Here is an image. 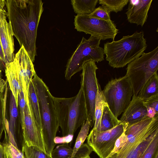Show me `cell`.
Here are the masks:
<instances>
[{
    "label": "cell",
    "mask_w": 158,
    "mask_h": 158,
    "mask_svg": "<svg viewBox=\"0 0 158 158\" xmlns=\"http://www.w3.org/2000/svg\"><path fill=\"white\" fill-rule=\"evenodd\" d=\"M5 86H0V140L3 132L5 130V109L6 103V93L3 95V93L5 89Z\"/></svg>",
    "instance_id": "4316f807"
},
{
    "label": "cell",
    "mask_w": 158,
    "mask_h": 158,
    "mask_svg": "<svg viewBox=\"0 0 158 158\" xmlns=\"http://www.w3.org/2000/svg\"><path fill=\"white\" fill-rule=\"evenodd\" d=\"M74 25L77 31L84 32L101 40H114L118 30L114 21L105 20L90 16L80 15L75 16Z\"/></svg>",
    "instance_id": "9c48e42d"
},
{
    "label": "cell",
    "mask_w": 158,
    "mask_h": 158,
    "mask_svg": "<svg viewBox=\"0 0 158 158\" xmlns=\"http://www.w3.org/2000/svg\"><path fill=\"white\" fill-rule=\"evenodd\" d=\"M53 99L57 121L63 136L73 135L87 120L85 105L81 88L73 97L53 96Z\"/></svg>",
    "instance_id": "277c9868"
},
{
    "label": "cell",
    "mask_w": 158,
    "mask_h": 158,
    "mask_svg": "<svg viewBox=\"0 0 158 158\" xmlns=\"http://www.w3.org/2000/svg\"><path fill=\"white\" fill-rule=\"evenodd\" d=\"M13 158H25L23 152L13 145L11 143L5 141Z\"/></svg>",
    "instance_id": "836d02e7"
},
{
    "label": "cell",
    "mask_w": 158,
    "mask_h": 158,
    "mask_svg": "<svg viewBox=\"0 0 158 158\" xmlns=\"http://www.w3.org/2000/svg\"><path fill=\"white\" fill-rule=\"evenodd\" d=\"M13 36L10 22H8L6 16L1 14L0 15V40L6 63L12 62L14 59Z\"/></svg>",
    "instance_id": "4fadbf2b"
},
{
    "label": "cell",
    "mask_w": 158,
    "mask_h": 158,
    "mask_svg": "<svg viewBox=\"0 0 158 158\" xmlns=\"http://www.w3.org/2000/svg\"><path fill=\"white\" fill-rule=\"evenodd\" d=\"M37 96L42 126V134L46 152L51 156L56 144L54 139L59 126L53 97L43 80L35 73L32 79Z\"/></svg>",
    "instance_id": "7a4b0ae2"
},
{
    "label": "cell",
    "mask_w": 158,
    "mask_h": 158,
    "mask_svg": "<svg viewBox=\"0 0 158 158\" xmlns=\"http://www.w3.org/2000/svg\"><path fill=\"white\" fill-rule=\"evenodd\" d=\"M143 102L138 96L133 95L130 102L119 120L121 123L128 126L148 118L147 109Z\"/></svg>",
    "instance_id": "9a60e30c"
},
{
    "label": "cell",
    "mask_w": 158,
    "mask_h": 158,
    "mask_svg": "<svg viewBox=\"0 0 158 158\" xmlns=\"http://www.w3.org/2000/svg\"><path fill=\"white\" fill-rule=\"evenodd\" d=\"M23 123L22 125L25 143L27 145L38 147L46 153L42 131L35 122L29 103H26Z\"/></svg>",
    "instance_id": "8fae6325"
},
{
    "label": "cell",
    "mask_w": 158,
    "mask_h": 158,
    "mask_svg": "<svg viewBox=\"0 0 158 158\" xmlns=\"http://www.w3.org/2000/svg\"><path fill=\"white\" fill-rule=\"evenodd\" d=\"M157 134L158 131L137 144L129 152H117L106 158H140L154 137Z\"/></svg>",
    "instance_id": "e0dca14e"
},
{
    "label": "cell",
    "mask_w": 158,
    "mask_h": 158,
    "mask_svg": "<svg viewBox=\"0 0 158 158\" xmlns=\"http://www.w3.org/2000/svg\"><path fill=\"white\" fill-rule=\"evenodd\" d=\"M73 135H69L63 137H56L54 139L55 143H69L72 141Z\"/></svg>",
    "instance_id": "d590c367"
},
{
    "label": "cell",
    "mask_w": 158,
    "mask_h": 158,
    "mask_svg": "<svg viewBox=\"0 0 158 158\" xmlns=\"http://www.w3.org/2000/svg\"><path fill=\"white\" fill-rule=\"evenodd\" d=\"M19 67L20 85L26 102H29L28 92L30 83L36 73L33 62L22 46L15 55Z\"/></svg>",
    "instance_id": "7c38bea8"
},
{
    "label": "cell",
    "mask_w": 158,
    "mask_h": 158,
    "mask_svg": "<svg viewBox=\"0 0 158 158\" xmlns=\"http://www.w3.org/2000/svg\"><path fill=\"white\" fill-rule=\"evenodd\" d=\"M1 14V13H0V14Z\"/></svg>",
    "instance_id": "60d3db41"
},
{
    "label": "cell",
    "mask_w": 158,
    "mask_h": 158,
    "mask_svg": "<svg viewBox=\"0 0 158 158\" xmlns=\"http://www.w3.org/2000/svg\"><path fill=\"white\" fill-rule=\"evenodd\" d=\"M102 91L105 102L117 118L127 108L133 94L130 81L126 75L109 81Z\"/></svg>",
    "instance_id": "52a82bcc"
},
{
    "label": "cell",
    "mask_w": 158,
    "mask_h": 158,
    "mask_svg": "<svg viewBox=\"0 0 158 158\" xmlns=\"http://www.w3.org/2000/svg\"><path fill=\"white\" fill-rule=\"evenodd\" d=\"M106 102L102 90L100 86L97 92L95 107V123L93 129L97 130L101 122L104 105Z\"/></svg>",
    "instance_id": "7402d4cb"
},
{
    "label": "cell",
    "mask_w": 158,
    "mask_h": 158,
    "mask_svg": "<svg viewBox=\"0 0 158 158\" xmlns=\"http://www.w3.org/2000/svg\"><path fill=\"white\" fill-rule=\"evenodd\" d=\"M110 12L104 6H102L96 8L89 15L92 17L105 20L110 19Z\"/></svg>",
    "instance_id": "f1b7e54d"
},
{
    "label": "cell",
    "mask_w": 158,
    "mask_h": 158,
    "mask_svg": "<svg viewBox=\"0 0 158 158\" xmlns=\"http://www.w3.org/2000/svg\"><path fill=\"white\" fill-rule=\"evenodd\" d=\"M128 0H99V4L105 6L111 12L122 11L129 2Z\"/></svg>",
    "instance_id": "cb8c5ba5"
},
{
    "label": "cell",
    "mask_w": 158,
    "mask_h": 158,
    "mask_svg": "<svg viewBox=\"0 0 158 158\" xmlns=\"http://www.w3.org/2000/svg\"><path fill=\"white\" fill-rule=\"evenodd\" d=\"M158 94L157 73L153 75L143 87L138 96L143 101L151 96Z\"/></svg>",
    "instance_id": "ffe728a7"
},
{
    "label": "cell",
    "mask_w": 158,
    "mask_h": 158,
    "mask_svg": "<svg viewBox=\"0 0 158 158\" xmlns=\"http://www.w3.org/2000/svg\"><path fill=\"white\" fill-rule=\"evenodd\" d=\"M81 158H91V157H90V156H89V155H88V156H86L85 157H82Z\"/></svg>",
    "instance_id": "ab89813d"
},
{
    "label": "cell",
    "mask_w": 158,
    "mask_h": 158,
    "mask_svg": "<svg viewBox=\"0 0 158 158\" xmlns=\"http://www.w3.org/2000/svg\"><path fill=\"white\" fill-rule=\"evenodd\" d=\"M99 0H71V4L77 15H89L96 8Z\"/></svg>",
    "instance_id": "44dd1931"
},
{
    "label": "cell",
    "mask_w": 158,
    "mask_h": 158,
    "mask_svg": "<svg viewBox=\"0 0 158 158\" xmlns=\"http://www.w3.org/2000/svg\"><path fill=\"white\" fill-rule=\"evenodd\" d=\"M101 40L91 35L88 40L82 37L68 61L65 72L66 80H70L75 74L81 70L85 62L92 60L98 63L104 60V49L99 46Z\"/></svg>",
    "instance_id": "8992f818"
},
{
    "label": "cell",
    "mask_w": 158,
    "mask_h": 158,
    "mask_svg": "<svg viewBox=\"0 0 158 158\" xmlns=\"http://www.w3.org/2000/svg\"><path fill=\"white\" fill-rule=\"evenodd\" d=\"M0 57L3 62L4 65L6 64V62L5 59L4 53L3 52L2 47V46L1 44L0 40Z\"/></svg>",
    "instance_id": "f35d334b"
},
{
    "label": "cell",
    "mask_w": 158,
    "mask_h": 158,
    "mask_svg": "<svg viewBox=\"0 0 158 158\" xmlns=\"http://www.w3.org/2000/svg\"><path fill=\"white\" fill-rule=\"evenodd\" d=\"M0 158H13L6 141L2 143H0Z\"/></svg>",
    "instance_id": "e575fe53"
},
{
    "label": "cell",
    "mask_w": 158,
    "mask_h": 158,
    "mask_svg": "<svg viewBox=\"0 0 158 158\" xmlns=\"http://www.w3.org/2000/svg\"><path fill=\"white\" fill-rule=\"evenodd\" d=\"M92 151V148L87 143H83L72 158H81L89 155Z\"/></svg>",
    "instance_id": "4dcf8cb0"
},
{
    "label": "cell",
    "mask_w": 158,
    "mask_h": 158,
    "mask_svg": "<svg viewBox=\"0 0 158 158\" xmlns=\"http://www.w3.org/2000/svg\"><path fill=\"white\" fill-rule=\"evenodd\" d=\"M18 103L19 106L20 110V123L22 126L24 120V110L26 103L23 91H21L19 94Z\"/></svg>",
    "instance_id": "d6a6232c"
},
{
    "label": "cell",
    "mask_w": 158,
    "mask_h": 158,
    "mask_svg": "<svg viewBox=\"0 0 158 158\" xmlns=\"http://www.w3.org/2000/svg\"><path fill=\"white\" fill-rule=\"evenodd\" d=\"M81 126L73 148V152L71 158L74 156L79 148L84 143L87 137L90 127V123L87 119Z\"/></svg>",
    "instance_id": "484cf974"
},
{
    "label": "cell",
    "mask_w": 158,
    "mask_h": 158,
    "mask_svg": "<svg viewBox=\"0 0 158 158\" xmlns=\"http://www.w3.org/2000/svg\"><path fill=\"white\" fill-rule=\"evenodd\" d=\"M22 152L25 158H52L51 156L38 147L29 146L25 143L23 147Z\"/></svg>",
    "instance_id": "603a6c76"
},
{
    "label": "cell",
    "mask_w": 158,
    "mask_h": 158,
    "mask_svg": "<svg viewBox=\"0 0 158 158\" xmlns=\"http://www.w3.org/2000/svg\"><path fill=\"white\" fill-rule=\"evenodd\" d=\"M158 69V47L152 51L143 52L128 64L126 74L129 79L133 96H138L148 81Z\"/></svg>",
    "instance_id": "5b68a950"
},
{
    "label": "cell",
    "mask_w": 158,
    "mask_h": 158,
    "mask_svg": "<svg viewBox=\"0 0 158 158\" xmlns=\"http://www.w3.org/2000/svg\"><path fill=\"white\" fill-rule=\"evenodd\" d=\"M147 46L144 32H135L132 35L124 36L120 40L104 44L106 60L113 68H120L140 57Z\"/></svg>",
    "instance_id": "3957f363"
},
{
    "label": "cell",
    "mask_w": 158,
    "mask_h": 158,
    "mask_svg": "<svg viewBox=\"0 0 158 158\" xmlns=\"http://www.w3.org/2000/svg\"><path fill=\"white\" fill-rule=\"evenodd\" d=\"M5 5V0H0V13L6 15H7V12L4 9Z\"/></svg>",
    "instance_id": "74e56055"
},
{
    "label": "cell",
    "mask_w": 158,
    "mask_h": 158,
    "mask_svg": "<svg viewBox=\"0 0 158 158\" xmlns=\"http://www.w3.org/2000/svg\"><path fill=\"white\" fill-rule=\"evenodd\" d=\"M98 68L92 60L84 64L81 74V86L84 97L86 109V118L91 127L95 123V107L97 92L100 86L96 75Z\"/></svg>",
    "instance_id": "ba28073f"
},
{
    "label": "cell",
    "mask_w": 158,
    "mask_h": 158,
    "mask_svg": "<svg viewBox=\"0 0 158 158\" xmlns=\"http://www.w3.org/2000/svg\"><path fill=\"white\" fill-rule=\"evenodd\" d=\"M3 64L0 57V85H3L6 83L2 78V71L3 70Z\"/></svg>",
    "instance_id": "8d00e7d4"
},
{
    "label": "cell",
    "mask_w": 158,
    "mask_h": 158,
    "mask_svg": "<svg viewBox=\"0 0 158 158\" xmlns=\"http://www.w3.org/2000/svg\"><path fill=\"white\" fill-rule=\"evenodd\" d=\"M73 148L68 143H64L57 145L52 152V158H71Z\"/></svg>",
    "instance_id": "d4e9b609"
},
{
    "label": "cell",
    "mask_w": 158,
    "mask_h": 158,
    "mask_svg": "<svg viewBox=\"0 0 158 158\" xmlns=\"http://www.w3.org/2000/svg\"><path fill=\"white\" fill-rule=\"evenodd\" d=\"M127 124L121 123L112 129L99 131L92 129L87 137V143L100 158H106L113 150L115 142Z\"/></svg>",
    "instance_id": "30bf717a"
},
{
    "label": "cell",
    "mask_w": 158,
    "mask_h": 158,
    "mask_svg": "<svg viewBox=\"0 0 158 158\" xmlns=\"http://www.w3.org/2000/svg\"><path fill=\"white\" fill-rule=\"evenodd\" d=\"M158 156V134L153 138L140 158H156Z\"/></svg>",
    "instance_id": "83f0119b"
},
{
    "label": "cell",
    "mask_w": 158,
    "mask_h": 158,
    "mask_svg": "<svg viewBox=\"0 0 158 158\" xmlns=\"http://www.w3.org/2000/svg\"><path fill=\"white\" fill-rule=\"evenodd\" d=\"M121 123L113 114L106 102L103 106L100 123L97 130L104 131L114 127Z\"/></svg>",
    "instance_id": "ac0fdd59"
},
{
    "label": "cell",
    "mask_w": 158,
    "mask_h": 158,
    "mask_svg": "<svg viewBox=\"0 0 158 158\" xmlns=\"http://www.w3.org/2000/svg\"><path fill=\"white\" fill-rule=\"evenodd\" d=\"M28 96L29 104L34 118L42 131L39 104L37 94L32 80L29 84Z\"/></svg>",
    "instance_id": "d6986e66"
},
{
    "label": "cell",
    "mask_w": 158,
    "mask_h": 158,
    "mask_svg": "<svg viewBox=\"0 0 158 158\" xmlns=\"http://www.w3.org/2000/svg\"><path fill=\"white\" fill-rule=\"evenodd\" d=\"M5 66L6 76L10 92L14 96L18 106L19 95L22 90L20 82L18 61L15 56L14 60L11 62L6 63Z\"/></svg>",
    "instance_id": "2e32d148"
},
{
    "label": "cell",
    "mask_w": 158,
    "mask_h": 158,
    "mask_svg": "<svg viewBox=\"0 0 158 158\" xmlns=\"http://www.w3.org/2000/svg\"><path fill=\"white\" fill-rule=\"evenodd\" d=\"M127 126L125 127L124 131L122 135L116 140L113 150L107 157L110 156L116 153L125 144L127 140V135L125 133V129Z\"/></svg>",
    "instance_id": "f546056e"
},
{
    "label": "cell",
    "mask_w": 158,
    "mask_h": 158,
    "mask_svg": "<svg viewBox=\"0 0 158 158\" xmlns=\"http://www.w3.org/2000/svg\"><path fill=\"white\" fill-rule=\"evenodd\" d=\"M152 0H130L126 13L128 21L142 27L146 22Z\"/></svg>",
    "instance_id": "5bb4252c"
},
{
    "label": "cell",
    "mask_w": 158,
    "mask_h": 158,
    "mask_svg": "<svg viewBox=\"0 0 158 158\" xmlns=\"http://www.w3.org/2000/svg\"><path fill=\"white\" fill-rule=\"evenodd\" d=\"M146 108H151L158 113V94L152 96L143 101Z\"/></svg>",
    "instance_id": "1f68e13d"
},
{
    "label": "cell",
    "mask_w": 158,
    "mask_h": 158,
    "mask_svg": "<svg viewBox=\"0 0 158 158\" xmlns=\"http://www.w3.org/2000/svg\"><path fill=\"white\" fill-rule=\"evenodd\" d=\"M7 16L14 36L33 62L37 55V30L43 11L41 0H5Z\"/></svg>",
    "instance_id": "6da1fadb"
}]
</instances>
